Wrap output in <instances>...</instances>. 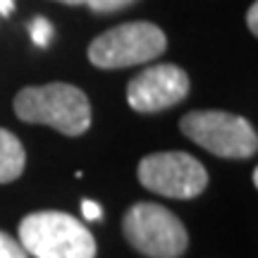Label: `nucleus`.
Listing matches in <instances>:
<instances>
[{
  "label": "nucleus",
  "instance_id": "nucleus-1",
  "mask_svg": "<svg viewBox=\"0 0 258 258\" xmlns=\"http://www.w3.org/2000/svg\"><path fill=\"white\" fill-rule=\"evenodd\" d=\"M15 112L29 124H48L64 137H82L91 127V103L72 84L27 86L15 96Z\"/></svg>",
  "mask_w": 258,
  "mask_h": 258
},
{
  "label": "nucleus",
  "instance_id": "nucleus-2",
  "mask_svg": "<svg viewBox=\"0 0 258 258\" xmlns=\"http://www.w3.org/2000/svg\"><path fill=\"white\" fill-rule=\"evenodd\" d=\"M19 244L36 258H96V239L82 222L60 211H38L19 222Z\"/></svg>",
  "mask_w": 258,
  "mask_h": 258
},
{
  "label": "nucleus",
  "instance_id": "nucleus-3",
  "mask_svg": "<svg viewBox=\"0 0 258 258\" xmlns=\"http://www.w3.org/2000/svg\"><path fill=\"white\" fill-rule=\"evenodd\" d=\"M122 232L148 258H179L189 246L182 220L158 203H134L122 220Z\"/></svg>",
  "mask_w": 258,
  "mask_h": 258
},
{
  "label": "nucleus",
  "instance_id": "nucleus-4",
  "mask_svg": "<svg viewBox=\"0 0 258 258\" xmlns=\"http://www.w3.org/2000/svg\"><path fill=\"white\" fill-rule=\"evenodd\" d=\"M165 48L167 38L160 27L151 22H127L93 38L89 46V60L101 70H120L151 62L163 55Z\"/></svg>",
  "mask_w": 258,
  "mask_h": 258
},
{
  "label": "nucleus",
  "instance_id": "nucleus-5",
  "mask_svg": "<svg viewBox=\"0 0 258 258\" xmlns=\"http://www.w3.org/2000/svg\"><path fill=\"white\" fill-rule=\"evenodd\" d=\"M179 129L186 139L220 158H251L258 137L249 120L225 110H194L182 117Z\"/></svg>",
  "mask_w": 258,
  "mask_h": 258
},
{
  "label": "nucleus",
  "instance_id": "nucleus-6",
  "mask_svg": "<svg viewBox=\"0 0 258 258\" xmlns=\"http://www.w3.org/2000/svg\"><path fill=\"white\" fill-rule=\"evenodd\" d=\"M139 182L148 191L167 199H196L208 186L206 167L189 153L165 151L146 156L139 163Z\"/></svg>",
  "mask_w": 258,
  "mask_h": 258
},
{
  "label": "nucleus",
  "instance_id": "nucleus-7",
  "mask_svg": "<svg viewBox=\"0 0 258 258\" xmlns=\"http://www.w3.org/2000/svg\"><path fill=\"white\" fill-rule=\"evenodd\" d=\"M189 77L177 64H153L127 84V103L137 112H160L184 101Z\"/></svg>",
  "mask_w": 258,
  "mask_h": 258
},
{
  "label": "nucleus",
  "instance_id": "nucleus-8",
  "mask_svg": "<svg viewBox=\"0 0 258 258\" xmlns=\"http://www.w3.org/2000/svg\"><path fill=\"white\" fill-rule=\"evenodd\" d=\"M24 146L12 132L0 129V184L15 182L24 172Z\"/></svg>",
  "mask_w": 258,
  "mask_h": 258
},
{
  "label": "nucleus",
  "instance_id": "nucleus-9",
  "mask_svg": "<svg viewBox=\"0 0 258 258\" xmlns=\"http://www.w3.org/2000/svg\"><path fill=\"white\" fill-rule=\"evenodd\" d=\"M31 38H34V43L41 48H46L50 43V36H53V27H50V22H46L43 17H36L31 22Z\"/></svg>",
  "mask_w": 258,
  "mask_h": 258
},
{
  "label": "nucleus",
  "instance_id": "nucleus-10",
  "mask_svg": "<svg viewBox=\"0 0 258 258\" xmlns=\"http://www.w3.org/2000/svg\"><path fill=\"white\" fill-rule=\"evenodd\" d=\"M137 0H84V5H89L93 12L98 15H108V12H117V10H124L129 5H134Z\"/></svg>",
  "mask_w": 258,
  "mask_h": 258
},
{
  "label": "nucleus",
  "instance_id": "nucleus-11",
  "mask_svg": "<svg viewBox=\"0 0 258 258\" xmlns=\"http://www.w3.org/2000/svg\"><path fill=\"white\" fill-rule=\"evenodd\" d=\"M0 258H29V253L22 249V244L17 239L0 232Z\"/></svg>",
  "mask_w": 258,
  "mask_h": 258
},
{
  "label": "nucleus",
  "instance_id": "nucleus-12",
  "mask_svg": "<svg viewBox=\"0 0 258 258\" xmlns=\"http://www.w3.org/2000/svg\"><path fill=\"white\" fill-rule=\"evenodd\" d=\"M82 213H84V218L86 220H101L103 218V211H101V206L96 201H89V199H84L82 201Z\"/></svg>",
  "mask_w": 258,
  "mask_h": 258
},
{
  "label": "nucleus",
  "instance_id": "nucleus-13",
  "mask_svg": "<svg viewBox=\"0 0 258 258\" xmlns=\"http://www.w3.org/2000/svg\"><path fill=\"white\" fill-rule=\"evenodd\" d=\"M246 27L251 29V34H258V3H253L246 12Z\"/></svg>",
  "mask_w": 258,
  "mask_h": 258
},
{
  "label": "nucleus",
  "instance_id": "nucleus-14",
  "mask_svg": "<svg viewBox=\"0 0 258 258\" xmlns=\"http://www.w3.org/2000/svg\"><path fill=\"white\" fill-rule=\"evenodd\" d=\"M15 10V0H0V17H8Z\"/></svg>",
  "mask_w": 258,
  "mask_h": 258
},
{
  "label": "nucleus",
  "instance_id": "nucleus-15",
  "mask_svg": "<svg viewBox=\"0 0 258 258\" xmlns=\"http://www.w3.org/2000/svg\"><path fill=\"white\" fill-rule=\"evenodd\" d=\"M57 3H64V5H84V0H57Z\"/></svg>",
  "mask_w": 258,
  "mask_h": 258
}]
</instances>
